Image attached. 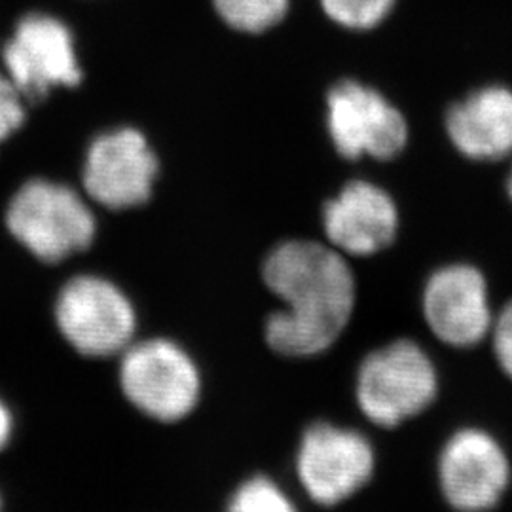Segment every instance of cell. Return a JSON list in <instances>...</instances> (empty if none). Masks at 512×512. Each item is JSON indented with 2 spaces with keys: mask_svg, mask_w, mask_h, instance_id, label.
Instances as JSON below:
<instances>
[{
  "mask_svg": "<svg viewBox=\"0 0 512 512\" xmlns=\"http://www.w3.org/2000/svg\"><path fill=\"white\" fill-rule=\"evenodd\" d=\"M378 473V442L361 421L315 414L296 427L287 478L311 511L348 509L370 490Z\"/></svg>",
  "mask_w": 512,
  "mask_h": 512,
  "instance_id": "cell-3",
  "label": "cell"
},
{
  "mask_svg": "<svg viewBox=\"0 0 512 512\" xmlns=\"http://www.w3.org/2000/svg\"><path fill=\"white\" fill-rule=\"evenodd\" d=\"M52 325L78 361L109 366L145 332V311L135 294L105 272L69 275L54 294Z\"/></svg>",
  "mask_w": 512,
  "mask_h": 512,
  "instance_id": "cell-5",
  "label": "cell"
},
{
  "mask_svg": "<svg viewBox=\"0 0 512 512\" xmlns=\"http://www.w3.org/2000/svg\"><path fill=\"white\" fill-rule=\"evenodd\" d=\"M495 361L503 374L512 380V300L495 313L494 327L490 332Z\"/></svg>",
  "mask_w": 512,
  "mask_h": 512,
  "instance_id": "cell-18",
  "label": "cell"
},
{
  "mask_svg": "<svg viewBox=\"0 0 512 512\" xmlns=\"http://www.w3.org/2000/svg\"><path fill=\"white\" fill-rule=\"evenodd\" d=\"M446 128L461 154L499 160L512 152V93L484 88L448 112Z\"/></svg>",
  "mask_w": 512,
  "mask_h": 512,
  "instance_id": "cell-13",
  "label": "cell"
},
{
  "mask_svg": "<svg viewBox=\"0 0 512 512\" xmlns=\"http://www.w3.org/2000/svg\"><path fill=\"white\" fill-rule=\"evenodd\" d=\"M423 325L440 344L454 349L480 346L494 327L488 283L471 264H448L435 270L420 294Z\"/></svg>",
  "mask_w": 512,
  "mask_h": 512,
  "instance_id": "cell-8",
  "label": "cell"
},
{
  "mask_svg": "<svg viewBox=\"0 0 512 512\" xmlns=\"http://www.w3.org/2000/svg\"><path fill=\"white\" fill-rule=\"evenodd\" d=\"M272 300L256 325L262 351L277 363L310 366L332 357L359 315V279L351 260L323 239L277 241L258 266Z\"/></svg>",
  "mask_w": 512,
  "mask_h": 512,
  "instance_id": "cell-1",
  "label": "cell"
},
{
  "mask_svg": "<svg viewBox=\"0 0 512 512\" xmlns=\"http://www.w3.org/2000/svg\"><path fill=\"white\" fill-rule=\"evenodd\" d=\"M323 241L349 258L382 255L399 236V211L376 184L353 181L323 207Z\"/></svg>",
  "mask_w": 512,
  "mask_h": 512,
  "instance_id": "cell-12",
  "label": "cell"
},
{
  "mask_svg": "<svg viewBox=\"0 0 512 512\" xmlns=\"http://www.w3.org/2000/svg\"><path fill=\"white\" fill-rule=\"evenodd\" d=\"M327 107L330 139L348 160L361 156L389 160L408 141L403 114L384 95L359 82L336 84L327 97Z\"/></svg>",
  "mask_w": 512,
  "mask_h": 512,
  "instance_id": "cell-11",
  "label": "cell"
},
{
  "mask_svg": "<svg viewBox=\"0 0 512 512\" xmlns=\"http://www.w3.org/2000/svg\"><path fill=\"white\" fill-rule=\"evenodd\" d=\"M509 192H511V196H512V173H511V181H509Z\"/></svg>",
  "mask_w": 512,
  "mask_h": 512,
  "instance_id": "cell-20",
  "label": "cell"
},
{
  "mask_svg": "<svg viewBox=\"0 0 512 512\" xmlns=\"http://www.w3.org/2000/svg\"><path fill=\"white\" fill-rule=\"evenodd\" d=\"M25 97L8 74L0 73V141L14 135L25 122Z\"/></svg>",
  "mask_w": 512,
  "mask_h": 512,
  "instance_id": "cell-17",
  "label": "cell"
},
{
  "mask_svg": "<svg viewBox=\"0 0 512 512\" xmlns=\"http://www.w3.org/2000/svg\"><path fill=\"white\" fill-rule=\"evenodd\" d=\"M0 512H2V495H0Z\"/></svg>",
  "mask_w": 512,
  "mask_h": 512,
  "instance_id": "cell-21",
  "label": "cell"
},
{
  "mask_svg": "<svg viewBox=\"0 0 512 512\" xmlns=\"http://www.w3.org/2000/svg\"><path fill=\"white\" fill-rule=\"evenodd\" d=\"M321 6L334 23L355 31H366L387 18L395 0H321Z\"/></svg>",
  "mask_w": 512,
  "mask_h": 512,
  "instance_id": "cell-16",
  "label": "cell"
},
{
  "mask_svg": "<svg viewBox=\"0 0 512 512\" xmlns=\"http://www.w3.org/2000/svg\"><path fill=\"white\" fill-rule=\"evenodd\" d=\"M511 459L503 444L480 427H461L440 446L437 484L456 512H490L511 484Z\"/></svg>",
  "mask_w": 512,
  "mask_h": 512,
  "instance_id": "cell-7",
  "label": "cell"
},
{
  "mask_svg": "<svg viewBox=\"0 0 512 512\" xmlns=\"http://www.w3.org/2000/svg\"><path fill=\"white\" fill-rule=\"evenodd\" d=\"M16 435V414L0 395V452H4Z\"/></svg>",
  "mask_w": 512,
  "mask_h": 512,
  "instance_id": "cell-19",
  "label": "cell"
},
{
  "mask_svg": "<svg viewBox=\"0 0 512 512\" xmlns=\"http://www.w3.org/2000/svg\"><path fill=\"white\" fill-rule=\"evenodd\" d=\"M220 18L243 33H262L285 18L289 0H213Z\"/></svg>",
  "mask_w": 512,
  "mask_h": 512,
  "instance_id": "cell-15",
  "label": "cell"
},
{
  "mask_svg": "<svg viewBox=\"0 0 512 512\" xmlns=\"http://www.w3.org/2000/svg\"><path fill=\"white\" fill-rule=\"evenodd\" d=\"M12 238L46 266H59L92 249L99 224L90 203L65 184H23L6 211Z\"/></svg>",
  "mask_w": 512,
  "mask_h": 512,
  "instance_id": "cell-6",
  "label": "cell"
},
{
  "mask_svg": "<svg viewBox=\"0 0 512 512\" xmlns=\"http://www.w3.org/2000/svg\"><path fill=\"white\" fill-rule=\"evenodd\" d=\"M158 158L141 131L120 128L93 141L84 164L90 202L109 211H128L150 200Z\"/></svg>",
  "mask_w": 512,
  "mask_h": 512,
  "instance_id": "cell-10",
  "label": "cell"
},
{
  "mask_svg": "<svg viewBox=\"0 0 512 512\" xmlns=\"http://www.w3.org/2000/svg\"><path fill=\"white\" fill-rule=\"evenodd\" d=\"M348 393L357 420L370 431H397L437 403L439 366L420 340L395 336L359 355Z\"/></svg>",
  "mask_w": 512,
  "mask_h": 512,
  "instance_id": "cell-4",
  "label": "cell"
},
{
  "mask_svg": "<svg viewBox=\"0 0 512 512\" xmlns=\"http://www.w3.org/2000/svg\"><path fill=\"white\" fill-rule=\"evenodd\" d=\"M110 368V387L126 414L156 431H181L198 420L211 397L202 353L171 330H148Z\"/></svg>",
  "mask_w": 512,
  "mask_h": 512,
  "instance_id": "cell-2",
  "label": "cell"
},
{
  "mask_svg": "<svg viewBox=\"0 0 512 512\" xmlns=\"http://www.w3.org/2000/svg\"><path fill=\"white\" fill-rule=\"evenodd\" d=\"M287 476L253 467L236 476L220 497L219 512H306Z\"/></svg>",
  "mask_w": 512,
  "mask_h": 512,
  "instance_id": "cell-14",
  "label": "cell"
},
{
  "mask_svg": "<svg viewBox=\"0 0 512 512\" xmlns=\"http://www.w3.org/2000/svg\"><path fill=\"white\" fill-rule=\"evenodd\" d=\"M2 59L10 80L33 103L54 88H73L82 82L69 27L46 14H29L19 21Z\"/></svg>",
  "mask_w": 512,
  "mask_h": 512,
  "instance_id": "cell-9",
  "label": "cell"
}]
</instances>
